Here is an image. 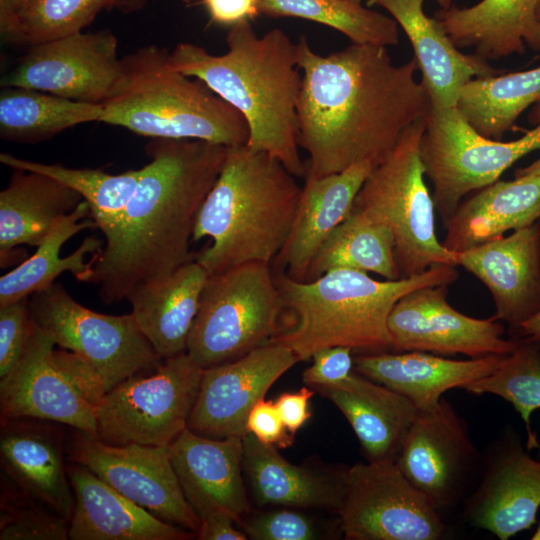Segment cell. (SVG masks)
I'll return each instance as SVG.
<instances>
[{"mask_svg": "<svg viewBox=\"0 0 540 540\" xmlns=\"http://www.w3.org/2000/svg\"><path fill=\"white\" fill-rule=\"evenodd\" d=\"M208 275L195 259L137 284L128 293L131 314L162 360L187 352Z\"/></svg>", "mask_w": 540, "mask_h": 540, "instance_id": "27", "label": "cell"}, {"mask_svg": "<svg viewBox=\"0 0 540 540\" xmlns=\"http://www.w3.org/2000/svg\"><path fill=\"white\" fill-rule=\"evenodd\" d=\"M247 431L264 444L286 449L293 445L294 435L286 428L274 401L259 400L247 418Z\"/></svg>", "mask_w": 540, "mask_h": 540, "instance_id": "46", "label": "cell"}, {"mask_svg": "<svg viewBox=\"0 0 540 540\" xmlns=\"http://www.w3.org/2000/svg\"><path fill=\"white\" fill-rule=\"evenodd\" d=\"M314 392L310 387H302L296 392H284L274 401L291 434L294 435L311 417L309 401Z\"/></svg>", "mask_w": 540, "mask_h": 540, "instance_id": "48", "label": "cell"}, {"mask_svg": "<svg viewBox=\"0 0 540 540\" xmlns=\"http://www.w3.org/2000/svg\"><path fill=\"white\" fill-rule=\"evenodd\" d=\"M102 103H86L37 90L3 87L0 136L11 142L35 143L66 129L101 122Z\"/></svg>", "mask_w": 540, "mask_h": 540, "instance_id": "34", "label": "cell"}, {"mask_svg": "<svg viewBox=\"0 0 540 540\" xmlns=\"http://www.w3.org/2000/svg\"><path fill=\"white\" fill-rule=\"evenodd\" d=\"M388 11L408 37L431 107H456L471 79L498 74L487 61L457 48L437 18L424 12V0H369Z\"/></svg>", "mask_w": 540, "mask_h": 540, "instance_id": "23", "label": "cell"}, {"mask_svg": "<svg viewBox=\"0 0 540 540\" xmlns=\"http://www.w3.org/2000/svg\"><path fill=\"white\" fill-rule=\"evenodd\" d=\"M395 463L442 513L462 503L472 491L482 453L466 421L442 398L435 408L418 412Z\"/></svg>", "mask_w": 540, "mask_h": 540, "instance_id": "14", "label": "cell"}, {"mask_svg": "<svg viewBox=\"0 0 540 540\" xmlns=\"http://www.w3.org/2000/svg\"><path fill=\"white\" fill-rule=\"evenodd\" d=\"M516 349L505 356L489 375L463 389L475 395L492 394L509 402L521 416L527 431V450L540 445L531 428V415L540 409V345L518 338Z\"/></svg>", "mask_w": 540, "mask_h": 540, "instance_id": "40", "label": "cell"}, {"mask_svg": "<svg viewBox=\"0 0 540 540\" xmlns=\"http://www.w3.org/2000/svg\"><path fill=\"white\" fill-rule=\"evenodd\" d=\"M142 0H120L119 7L126 9L139 8Z\"/></svg>", "mask_w": 540, "mask_h": 540, "instance_id": "53", "label": "cell"}, {"mask_svg": "<svg viewBox=\"0 0 540 540\" xmlns=\"http://www.w3.org/2000/svg\"><path fill=\"white\" fill-rule=\"evenodd\" d=\"M452 1L453 0H437L442 9H448L449 7H451Z\"/></svg>", "mask_w": 540, "mask_h": 540, "instance_id": "54", "label": "cell"}, {"mask_svg": "<svg viewBox=\"0 0 540 540\" xmlns=\"http://www.w3.org/2000/svg\"><path fill=\"white\" fill-rule=\"evenodd\" d=\"M297 362L291 349L269 341L238 359L203 369L187 428L209 438H243L253 406Z\"/></svg>", "mask_w": 540, "mask_h": 540, "instance_id": "18", "label": "cell"}, {"mask_svg": "<svg viewBox=\"0 0 540 540\" xmlns=\"http://www.w3.org/2000/svg\"><path fill=\"white\" fill-rule=\"evenodd\" d=\"M531 539L532 540H540V522H539L535 532L533 533Z\"/></svg>", "mask_w": 540, "mask_h": 540, "instance_id": "55", "label": "cell"}, {"mask_svg": "<svg viewBox=\"0 0 540 540\" xmlns=\"http://www.w3.org/2000/svg\"><path fill=\"white\" fill-rule=\"evenodd\" d=\"M179 484L198 518L223 511L240 524L249 512L240 437L209 438L183 430L170 444Z\"/></svg>", "mask_w": 540, "mask_h": 540, "instance_id": "22", "label": "cell"}, {"mask_svg": "<svg viewBox=\"0 0 540 540\" xmlns=\"http://www.w3.org/2000/svg\"><path fill=\"white\" fill-rule=\"evenodd\" d=\"M33 323L56 345L86 359L101 375L107 392L162 360L131 313L108 315L77 302L58 282L28 298Z\"/></svg>", "mask_w": 540, "mask_h": 540, "instance_id": "11", "label": "cell"}, {"mask_svg": "<svg viewBox=\"0 0 540 540\" xmlns=\"http://www.w3.org/2000/svg\"><path fill=\"white\" fill-rule=\"evenodd\" d=\"M226 42L221 55L179 43L169 52L170 64L202 81L244 117L248 147L278 159L295 177H305L298 143L302 73L296 43L278 28L259 36L249 21L230 27Z\"/></svg>", "mask_w": 540, "mask_h": 540, "instance_id": "3", "label": "cell"}, {"mask_svg": "<svg viewBox=\"0 0 540 540\" xmlns=\"http://www.w3.org/2000/svg\"><path fill=\"white\" fill-rule=\"evenodd\" d=\"M282 310L268 263L248 262L208 275L187 353L202 369L238 359L278 334Z\"/></svg>", "mask_w": 540, "mask_h": 540, "instance_id": "8", "label": "cell"}, {"mask_svg": "<svg viewBox=\"0 0 540 540\" xmlns=\"http://www.w3.org/2000/svg\"><path fill=\"white\" fill-rule=\"evenodd\" d=\"M540 101V66L471 79L461 89L456 108L481 135L501 140L518 117Z\"/></svg>", "mask_w": 540, "mask_h": 540, "instance_id": "35", "label": "cell"}, {"mask_svg": "<svg viewBox=\"0 0 540 540\" xmlns=\"http://www.w3.org/2000/svg\"><path fill=\"white\" fill-rule=\"evenodd\" d=\"M425 119L407 128L393 150L372 168L352 208L392 232L401 278L435 265L457 266L456 253L445 248L435 233V207L420 156Z\"/></svg>", "mask_w": 540, "mask_h": 540, "instance_id": "7", "label": "cell"}, {"mask_svg": "<svg viewBox=\"0 0 540 540\" xmlns=\"http://www.w3.org/2000/svg\"><path fill=\"white\" fill-rule=\"evenodd\" d=\"M234 519L223 511L211 512L200 518V526L196 533L199 540H246L243 530L235 527Z\"/></svg>", "mask_w": 540, "mask_h": 540, "instance_id": "49", "label": "cell"}, {"mask_svg": "<svg viewBox=\"0 0 540 540\" xmlns=\"http://www.w3.org/2000/svg\"><path fill=\"white\" fill-rule=\"evenodd\" d=\"M504 357L454 360L423 351L361 353L354 357V370L407 397L419 411H427L448 390L463 389L492 373Z\"/></svg>", "mask_w": 540, "mask_h": 540, "instance_id": "26", "label": "cell"}, {"mask_svg": "<svg viewBox=\"0 0 540 540\" xmlns=\"http://www.w3.org/2000/svg\"><path fill=\"white\" fill-rule=\"evenodd\" d=\"M513 337L523 338L540 345V311L522 324Z\"/></svg>", "mask_w": 540, "mask_h": 540, "instance_id": "50", "label": "cell"}, {"mask_svg": "<svg viewBox=\"0 0 540 540\" xmlns=\"http://www.w3.org/2000/svg\"><path fill=\"white\" fill-rule=\"evenodd\" d=\"M122 76L101 122L138 135L246 145L244 117L202 81L174 70L169 52L148 45L122 58Z\"/></svg>", "mask_w": 540, "mask_h": 540, "instance_id": "6", "label": "cell"}, {"mask_svg": "<svg viewBox=\"0 0 540 540\" xmlns=\"http://www.w3.org/2000/svg\"><path fill=\"white\" fill-rule=\"evenodd\" d=\"M31 1L33 0H0V22L15 15Z\"/></svg>", "mask_w": 540, "mask_h": 540, "instance_id": "51", "label": "cell"}, {"mask_svg": "<svg viewBox=\"0 0 540 540\" xmlns=\"http://www.w3.org/2000/svg\"><path fill=\"white\" fill-rule=\"evenodd\" d=\"M447 284L416 288L402 296L388 317L391 351H423L471 358L507 356L519 339L503 337L505 328L494 316L478 319L454 309Z\"/></svg>", "mask_w": 540, "mask_h": 540, "instance_id": "16", "label": "cell"}, {"mask_svg": "<svg viewBox=\"0 0 540 540\" xmlns=\"http://www.w3.org/2000/svg\"><path fill=\"white\" fill-rule=\"evenodd\" d=\"M242 442L243 472L259 505L325 508L337 512L344 496L347 469L325 474L294 465L275 446L262 443L251 433Z\"/></svg>", "mask_w": 540, "mask_h": 540, "instance_id": "32", "label": "cell"}, {"mask_svg": "<svg viewBox=\"0 0 540 540\" xmlns=\"http://www.w3.org/2000/svg\"><path fill=\"white\" fill-rule=\"evenodd\" d=\"M183 1L186 2V3H191V2L196 1V0H183Z\"/></svg>", "mask_w": 540, "mask_h": 540, "instance_id": "58", "label": "cell"}, {"mask_svg": "<svg viewBox=\"0 0 540 540\" xmlns=\"http://www.w3.org/2000/svg\"><path fill=\"white\" fill-rule=\"evenodd\" d=\"M260 10L274 17H297L323 24L352 43L393 46L399 42L392 17L352 0H260Z\"/></svg>", "mask_w": 540, "mask_h": 540, "instance_id": "38", "label": "cell"}, {"mask_svg": "<svg viewBox=\"0 0 540 540\" xmlns=\"http://www.w3.org/2000/svg\"><path fill=\"white\" fill-rule=\"evenodd\" d=\"M69 521L1 474L0 540H67Z\"/></svg>", "mask_w": 540, "mask_h": 540, "instance_id": "41", "label": "cell"}, {"mask_svg": "<svg viewBox=\"0 0 540 540\" xmlns=\"http://www.w3.org/2000/svg\"><path fill=\"white\" fill-rule=\"evenodd\" d=\"M0 162L12 169L47 175L76 191L90 207V218L103 233L120 216L141 175V169L110 174L101 169L69 168L0 154Z\"/></svg>", "mask_w": 540, "mask_h": 540, "instance_id": "37", "label": "cell"}, {"mask_svg": "<svg viewBox=\"0 0 540 540\" xmlns=\"http://www.w3.org/2000/svg\"><path fill=\"white\" fill-rule=\"evenodd\" d=\"M336 513L349 540H438L447 530L441 512L391 460L347 468Z\"/></svg>", "mask_w": 540, "mask_h": 540, "instance_id": "12", "label": "cell"}, {"mask_svg": "<svg viewBox=\"0 0 540 540\" xmlns=\"http://www.w3.org/2000/svg\"><path fill=\"white\" fill-rule=\"evenodd\" d=\"M354 351L346 346L323 348L312 356V364L303 372V382L310 388L331 386L354 371Z\"/></svg>", "mask_w": 540, "mask_h": 540, "instance_id": "45", "label": "cell"}, {"mask_svg": "<svg viewBox=\"0 0 540 540\" xmlns=\"http://www.w3.org/2000/svg\"><path fill=\"white\" fill-rule=\"evenodd\" d=\"M531 118L536 126L522 137L501 141L479 134L456 107H431L425 119L420 156L433 186V202L444 224L470 192L486 187L515 162L540 150V101Z\"/></svg>", "mask_w": 540, "mask_h": 540, "instance_id": "9", "label": "cell"}, {"mask_svg": "<svg viewBox=\"0 0 540 540\" xmlns=\"http://www.w3.org/2000/svg\"><path fill=\"white\" fill-rule=\"evenodd\" d=\"M539 0H481L459 8L451 6L435 13L444 30L461 48L489 61L529 49L540 51Z\"/></svg>", "mask_w": 540, "mask_h": 540, "instance_id": "29", "label": "cell"}, {"mask_svg": "<svg viewBox=\"0 0 540 540\" xmlns=\"http://www.w3.org/2000/svg\"><path fill=\"white\" fill-rule=\"evenodd\" d=\"M276 158L247 145L228 147L196 219L193 241L212 244L196 260L209 275L248 262L270 264L289 235L302 187Z\"/></svg>", "mask_w": 540, "mask_h": 540, "instance_id": "5", "label": "cell"}, {"mask_svg": "<svg viewBox=\"0 0 540 540\" xmlns=\"http://www.w3.org/2000/svg\"><path fill=\"white\" fill-rule=\"evenodd\" d=\"M0 192V265L18 258L16 247H38L54 224L71 213L83 198L57 180L32 171L13 169Z\"/></svg>", "mask_w": 540, "mask_h": 540, "instance_id": "30", "label": "cell"}, {"mask_svg": "<svg viewBox=\"0 0 540 540\" xmlns=\"http://www.w3.org/2000/svg\"><path fill=\"white\" fill-rule=\"evenodd\" d=\"M63 424L35 419H1L2 473L19 489L70 521L74 494L65 463Z\"/></svg>", "mask_w": 540, "mask_h": 540, "instance_id": "21", "label": "cell"}, {"mask_svg": "<svg viewBox=\"0 0 540 540\" xmlns=\"http://www.w3.org/2000/svg\"><path fill=\"white\" fill-rule=\"evenodd\" d=\"M212 22L230 27L251 21L260 13V0H200Z\"/></svg>", "mask_w": 540, "mask_h": 540, "instance_id": "47", "label": "cell"}, {"mask_svg": "<svg viewBox=\"0 0 540 540\" xmlns=\"http://www.w3.org/2000/svg\"><path fill=\"white\" fill-rule=\"evenodd\" d=\"M119 4L120 0H33L0 22L1 38L31 47L81 32L102 9Z\"/></svg>", "mask_w": 540, "mask_h": 540, "instance_id": "39", "label": "cell"}, {"mask_svg": "<svg viewBox=\"0 0 540 540\" xmlns=\"http://www.w3.org/2000/svg\"><path fill=\"white\" fill-rule=\"evenodd\" d=\"M253 540H316L322 528L311 516L294 509L281 508L259 512L240 523Z\"/></svg>", "mask_w": 540, "mask_h": 540, "instance_id": "42", "label": "cell"}, {"mask_svg": "<svg viewBox=\"0 0 540 540\" xmlns=\"http://www.w3.org/2000/svg\"><path fill=\"white\" fill-rule=\"evenodd\" d=\"M54 340L34 324L16 366L0 378V419L35 418L66 425L97 438L96 409L51 361Z\"/></svg>", "mask_w": 540, "mask_h": 540, "instance_id": "20", "label": "cell"}, {"mask_svg": "<svg viewBox=\"0 0 540 540\" xmlns=\"http://www.w3.org/2000/svg\"><path fill=\"white\" fill-rule=\"evenodd\" d=\"M28 298L0 307V378L16 366L34 330Z\"/></svg>", "mask_w": 540, "mask_h": 540, "instance_id": "43", "label": "cell"}, {"mask_svg": "<svg viewBox=\"0 0 540 540\" xmlns=\"http://www.w3.org/2000/svg\"><path fill=\"white\" fill-rule=\"evenodd\" d=\"M122 70L118 39L113 32L81 31L29 47L2 76L1 86L103 103L113 94Z\"/></svg>", "mask_w": 540, "mask_h": 540, "instance_id": "15", "label": "cell"}, {"mask_svg": "<svg viewBox=\"0 0 540 540\" xmlns=\"http://www.w3.org/2000/svg\"><path fill=\"white\" fill-rule=\"evenodd\" d=\"M352 1H354L356 3H361L362 2V0H352Z\"/></svg>", "mask_w": 540, "mask_h": 540, "instance_id": "59", "label": "cell"}, {"mask_svg": "<svg viewBox=\"0 0 540 540\" xmlns=\"http://www.w3.org/2000/svg\"><path fill=\"white\" fill-rule=\"evenodd\" d=\"M296 57L305 177L339 173L361 162L375 167L431 109L426 89L415 79V59L395 64L385 46L352 43L323 56L301 35Z\"/></svg>", "mask_w": 540, "mask_h": 540, "instance_id": "1", "label": "cell"}, {"mask_svg": "<svg viewBox=\"0 0 540 540\" xmlns=\"http://www.w3.org/2000/svg\"><path fill=\"white\" fill-rule=\"evenodd\" d=\"M353 429L367 461H395L419 410L407 397L355 370L341 382L313 388Z\"/></svg>", "mask_w": 540, "mask_h": 540, "instance_id": "28", "label": "cell"}, {"mask_svg": "<svg viewBox=\"0 0 540 540\" xmlns=\"http://www.w3.org/2000/svg\"><path fill=\"white\" fill-rule=\"evenodd\" d=\"M68 462L74 494L70 540H187L196 536L154 516L85 466Z\"/></svg>", "mask_w": 540, "mask_h": 540, "instance_id": "24", "label": "cell"}, {"mask_svg": "<svg viewBox=\"0 0 540 540\" xmlns=\"http://www.w3.org/2000/svg\"><path fill=\"white\" fill-rule=\"evenodd\" d=\"M540 218V175L497 180L461 202L444 224L442 244L461 252L498 239Z\"/></svg>", "mask_w": 540, "mask_h": 540, "instance_id": "31", "label": "cell"}, {"mask_svg": "<svg viewBox=\"0 0 540 540\" xmlns=\"http://www.w3.org/2000/svg\"><path fill=\"white\" fill-rule=\"evenodd\" d=\"M228 147L203 140L155 138L150 162L118 219L102 234L86 283L105 305L139 283L196 259L190 250L201 206L223 167Z\"/></svg>", "mask_w": 540, "mask_h": 540, "instance_id": "2", "label": "cell"}, {"mask_svg": "<svg viewBox=\"0 0 540 540\" xmlns=\"http://www.w3.org/2000/svg\"><path fill=\"white\" fill-rule=\"evenodd\" d=\"M374 167L361 162L323 177H305L296 214L275 267L292 279L304 281L322 243L351 213L355 198Z\"/></svg>", "mask_w": 540, "mask_h": 540, "instance_id": "25", "label": "cell"}, {"mask_svg": "<svg viewBox=\"0 0 540 540\" xmlns=\"http://www.w3.org/2000/svg\"><path fill=\"white\" fill-rule=\"evenodd\" d=\"M51 361L71 387L97 411L107 394L98 371L82 356L63 348L52 350Z\"/></svg>", "mask_w": 540, "mask_h": 540, "instance_id": "44", "label": "cell"}, {"mask_svg": "<svg viewBox=\"0 0 540 540\" xmlns=\"http://www.w3.org/2000/svg\"><path fill=\"white\" fill-rule=\"evenodd\" d=\"M540 508V460L506 427L482 453L479 478L462 502L468 525L507 540L530 529Z\"/></svg>", "mask_w": 540, "mask_h": 540, "instance_id": "17", "label": "cell"}, {"mask_svg": "<svg viewBox=\"0 0 540 540\" xmlns=\"http://www.w3.org/2000/svg\"><path fill=\"white\" fill-rule=\"evenodd\" d=\"M538 16L540 18V0H539V5H538Z\"/></svg>", "mask_w": 540, "mask_h": 540, "instance_id": "57", "label": "cell"}, {"mask_svg": "<svg viewBox=\"0 0 540 540\" xmlns=\"http://www.w3.org/2000/svg\"><path fill=\"white\" fill-rule=\"evenodd\" d=\"M537 451V458L540 460V445L538 446Z\"/></svg>", "mask_w": 540, "mask_h": 540, "instance_id": "56", "label": "cell"}, {"mask_svg": "<svg viewBox=\"0 0 540 540\" xmlns=\"http://www.w3.org/2000/svg\"><path fill=\"white\" fill-rule=\"evenodd\" d=\"M86 229H98L90 218V207L83 200L69 214L59 219L35 253L0 278V307L27 298L49 287L64 272L85 282L95 256L104 246V240L89 236L66 257L61 248L71 237Z\"/></svg>", "mask_w": 540, "mask_h": 540, "instance_id": "33", "label": "cell"}, {"mask_svg": "<svg viewBox=\"0 0 540 540\" xmlns=\"http://www.w3.org/2000/svg\"><path fill=\"white\" fill-rule=\"evenodd\" d=\"M66 459L85 466L159 519L197 533L200 519L188 504L170 457V445L106 444L71 428Z\"/></svg>", "mask_w": 540, "mask_h": 540, "instance_id": "13", "label": "cell"}, {"mask_svg": "<svg viewBox=\"0 0 540 540\" xmlns=\"http://www.w3.org/2000/svg\"><path fill=\"white\" fill-rule=\"evenodd\" d=\"M455 267L435 265L385 281L350 269H334L309 281L279 273L275 279L283 310L280 331L271 341L291 349L299 361L332 346L361 353L391 351L387 323L396 302L416 288L451 285L459 276Z\"/></svg>", "mask_w": 540, "mask_h": 540, "instance_id": "4", "label": "cell"}, {"mask_svg": "<svg viewBox=\"0 0 540 540\" xmlns=\"http://www.w3.org/2000/svg\"><path fill=\"white\" fill-rule=\"evenodd\" d=\"M394 247V237L388 227L351 211L319 247L304 281L334 269L373 272L386 280L400 279Z\"/></svg>", "mask_w": 540, "mask_h": 540, "instance_id": "36", "label": "cell"}, {"mask_svg": "<svg viewBox=\"0 0 540 540\" xmlns=\"http://www.w3.org/2000/svg\"><path fill=\"white\" fill-rule=\"evenodd\" d=\"M540 175V157L530 165L519 168L515 171V177L537 176Z\"/></svg>", "mask_w": 540, "mask_h": 540, "instance_id": "52", "label": "cell"}, {"mask_svg": "<svg viewBox=\"0 0 540 540\" xmlns=\"http://www.w3.org/2000/svg\"><path fill=\"white\" fill-rule=\"evenodd\" d=\"M464 267L490 291L494 318L514 335L540 311V221L508 236L456 253Z\"/></svg>", "mask_w": 540, "mask_h": 540, "instance_id": "19", "label": "cell"}, {"mask_svg": "<svg viewBox=\"0 0 540 540\" xmlns=\"http://www.w3.org/2000/svg\"><path fill=\"white\" fill-rule=\"evenodd\" d=\"M202 372L185 352L123 380L97 409V439L117 446L170 445L187 428Z\"/></svg>", "mask_w": 540, "mask_h": 540, "instance_id": "10", "label": "cell"}]
</instances>
